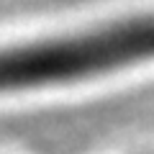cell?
<instances>
[{
  "mask_svg": "<svg viewBox=\"0 0 154 154\" xmlns=\"http://www.w3.org/2000/svg\"><path fill=\"white\" fill-rule=\"evenodd\" d=\"M146 62H154V18L8 44L0 46V95L100 80Z\"/></svg>",
  "mask_w": 154,
  "mask_h": 154,
  "instance_id": "6da1fadb",
  "label": "cell"
}]
</instances>
